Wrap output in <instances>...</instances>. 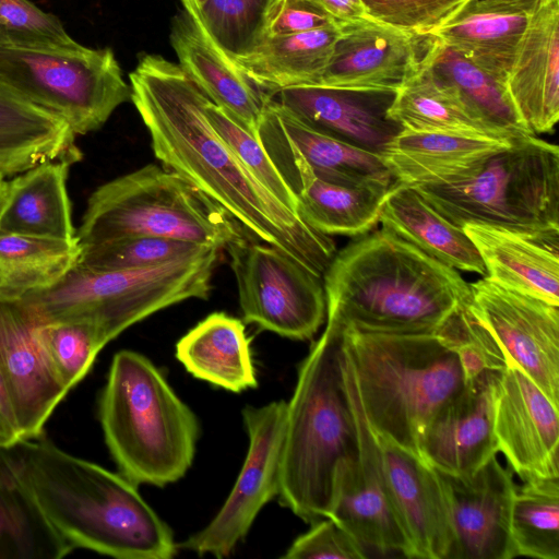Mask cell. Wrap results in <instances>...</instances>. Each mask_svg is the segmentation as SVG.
<instances>
[{"instance_id":"obj_8","label":"cell","mask_w":559,"mask_h":559,"mask_svg":"<svg viewBox=\"0 0 559 559\" xmlns=\"http://www.w3.org/2000/svg\"><path fill=\"white\" fill-rule=\"evenodd\" d=\"M242 234L219 205L173 170L147 164L99 186L88 198L80 245L160 237L219 250Z\"/></svg>"},{"instance_id":"obj_46","label":"cell","mask_w":559,"mask_h":559,"mask_svg":"<svg viewBox=\"0 0 559 559\" xmlns=\"http://www.w3.org/2000/svg\"><path fill=\"white\" fill-rule=\"evenodd\" d=\"M331 24L337 23L306 0H283L266 13L260 39L308 32Z\"/></svg>"},{"instance_id":"obj_32","label":"cell","mask_w":559,"mask_h":559,"mask_svg":"<svg viewBox=\"0 0 559 559\" xmlns=\"http://www.w3.org/2000/svg\"><path fill=\"white\" fill-rule=\"evenodd\" d=\"M176 358L194 378L239 393L258 385L243 322L214 312L176 344Z\"/></svg>"},{"instance_id":"obj_27","label":"cell","mask_w":559,"mask_h":559,"mask_svg":"<svg viewBox=\"0 0 559 559\" xmlns=\"http://www.w3.org/2000/svg\"><path fill=\"white\" fill-rule=\"evenodd\" d=\"M538 0H471L431 35L507 82Z\"/></svg>"},{"instance_id":"obj_37","label":"cell","mask_w":559,"mask_h":559,"mask_svg":"<svg viewBox=\"0 0 559 559\" xmlns=\"http://www.w3.org/2000/svg\"><path fill=\"white\" fill-rule=\"evenodd\" d=\"M72 550L19 484L0 449V559H60Z\"/></svg>"},{"instance_id":"obj_15","label":"cell","mask_w":559,"mask_h":559,"mask_svg":"<svg viewBox=\"0 0 559 559\" xmlns=\"http://www.w3.org/2000/svg\"><path fill=\"white\" fill-rule=\"evenodd\" d=\"M257 138L293 191L305 176L346 183H393L381 155L322 133L267 97Z\"/></svg>"},{"instance_id":"obj_43","label":"cell","mask_w":559,"mask_h":559,"mask_svg":"<svg viewBox=\"0 0 559 559\" xmlns=\"http://www.w3.org/2000/svg\"><path fill=\"white\" fill-rule=\"evenodd\" d=\"M204 114L210 124L242 166L280 202L298 214V202L259 139L241 128L210 99ZM299 215V214H298Z\"/></svg>"},{"instance_id":"obj_33","label":"cell","mask_w":559,"mask_h":559,"mask_svg":"<svg viewBox=\"0 0 559 559\" xmlns=\"http://www.w3.org/2000/svg\"><path fill=\"white\" fill-rule=\"evenodd\" d=\"M388 116L412 131L518 139L484 120L450 84L435 75L427 63L395 92Z\"/></svg>"},{"instance_id":"obj_34","label":"cell","mask_w":559,"mask_h":559,"mask_svg":"<svg viewBox=\"0 0 559 559\" xmlns=\"http://www.w3.org/2000/svg\"><path fill=\"white\" fill-rule=\"evenodd\" d=\"M393 183L346 185L305 176L293 192L299 216L313 229L330 237H355L369 233L379 223Z\"/></svg>"},{"instance_id":"obj_47","label":"cell","mask_w":559,"mask_h":559,"mask_svg":"<svg viewBox=\"0 0 559 559\" xmlns=\"http://www.w3.org/2000/svg\"><path fill=\"white\" fill-rule=\"evenodd\" d=\"M22 438L14 400L8 380L0 368V449L9 448Z\"/></svg>"},{"instance_id":"obj_28","label":"cell","mask_w":559,"mask_h":559,"mask_svg":"<svg viewBox=\"0 0 559 559\" xmlns=\"http://www.w3.org/2000/svg\"><path fill=\"white\" fill-rule=\"evenodd\" d=\"M75 134L58 116L34 105L0 79V174L19 175L46 162H78Z\"/></svg>"},{"instance_id":"obj_26","label":"cell","mask_w":559,"mask_h":559,"mask_svg":"<svg viewBox=\"0 0 559 559\" xmlns=\"http://www.w3.org/2000/svg\"><path fill=\"white\" fill-rule=\"evenodd\" d=\"M514 140L403 129L381 156L397 182L447 186L472 176Z\"/></svg>"},{"instance_id":"obj_40","label":"cell","mask_w":559,"mask_h":559,"mask_svg":"<svg viewBox=\"0 0 559 559\" xmlns=\"http://www.w3.org/2000/svg\"><path fill=\"white\" fill-rule=\"evenodd\" d=\"M80 247L78 264L102 271L150 267L214 248L160 237H126Z\"/></svg>"},{"instance_id":"obj_21","label":"cell","mask_w":559,"mask_h":559,"mask_svg":"<svg viewBox=\"0 0 559 559\" xmlns=\"http://www.w3.org/2000/svg\"><path fill=\"white\" fill-rule=\"evenodd\" d=\"M497 371H486L449 400L431 418L421 440V459L453 476L477 472L498 453L492 430Z\"/></svg>"},{"instance_id":"obj_29","label":"cell","mask_w":559,"mask_h":559,"mask_svg":"<svg viewBox=\"0 0 559 559\" xmlns=\"http://www.w3.org/2000/svg\"><path fill=\"white\" fill-rule=\"evenodd\" d=\"M379 223L443 264L486 276L481 257L464 229L447 219L414 187L394 181Z\"/></svg>"},{"instance_id":"obj_19","label":"cell","mask_w":559,"mask_h":559,"mask_svg":"<svg viewBox=\"0 0 559 559\" xmlns=\"http://www.w3.org/2000/svg\"><path fill=\"white\" fill-rule=\"evenodd\" d=\"M39 326L21 298L0 296V368L12 392L23 439L43 436L46 421L69 392L49 366Z\"/></svg>"},{"instance_id":"obj_44","label":"cell","mask_w":559,"mask_h":559,"mask_svg":"<svg viewBox=\"0 0 559 559\" xmlns=\"http://www.w3.org/2000/svg\"><path fill=\"white\" fill-rule=\"evenodd\" d=\"M368 17L416 34H432L471 0H361Z\"/></svg>"},{"instance_id":"obj_38","label":"cell","mask_w":559,"mask_h":559,"mask_svg":"<svg viewBox=\"0 0 559 559\" xmlns=\"http://www.w3.org/2000/svg\"><path fill=\"white\" fill-rule=\"evenodd\" d=\"M513 556L559 559V477L516 487L510 514Z\"/></svg>"},{"instance_id":"obj_48","label":"cell","mask_w":559,"mask_h":559,"mask_svg":"<svg viewBox=\"0 0 559 559\" xmlns=\"http://www.w3.org/2000/svg\"><path fill=\"white\" fill-rule=\"evenodd\" d=\"M329 15L337 24L368 17L361 0H306Z\"/></svg>"},{"instance_id":"obj_24","label":"cell","mask_w":559,"mask_h":559,"mask_svg":"<svg viewBox=\"0 0 559 559\" xmlns=\"http://www.w3.org/2000/svg\"><path fill=\"white\" fill-rule=\"evenodd\" d=\"M463 229L481 257L486 276L559 307V230L525 233L485 224Z\"/></svg>"},{"instance_id":"obj_17","label":"cell","mask_w":559,"mask_h":559,"mask_svg":"<svg viewBox=\"0 0 559 559\" xmlns=\"http://www.w3.org/2000/svg\"><path fill=\"white\" fill-rule=\"evenodd\" d=\"M437 41L370 17L341 25L331 58L314 85L396 92L427 63Z\"/></svg>"},{"instance_id":"obj_30","label":"cell","mask_w":559,"mask_h":559,"mask_svg":"<svg viewBox=\"0 0 559 559\" xmlns=\"http://www.w3.org/2000/svg\"><path fill=\"white\" fill-rule=\"evenodd\" d=\"M71 164H38L8 180L0 231L75 241L67 177Z\"/></svg>"},{"instance_id":"obj_13","label":"cell","mask_w":559,"mask_h":559,"mask_svg":"<svg viewBox=\"0 0 559 559\" xmlns=\"http://www.w3.org/2000/svg\"><path fill=\"white\" fill-rule=\"evenodd\" d=\"M286 415L285 401L242 409L249 444L238 477L212 521L179 547L200 556L222 558L230 555L246 537L261 509L278 497Z\"/></svg>"},{"instance_id":"obj_11","label":"cell","mask_w":559,"mask_h":559,"mask_svg":"<svg viewBox=\"0 0 559 559\" xmlns=\"http://www.w3.org/2000/svg\"><path fill=\"white\" fill-rule=\"evenodd\" d=\"M469 323L492 370L513 361L558 406L559 307L488 276L469 284Z\"/></svg>"},{"instance_id":"obj_4","label":"cell","mask_w":559,"mask_h":559,"mask_svg":"<svg viewBox=\"0 0 559 559\" xmlns=\"http://www.w3.org/2000/svg\"><path fill=\"white\" fill-rule=\"evenodd\" d=\"M342 349L370 428L421 459V440L431 418L466 385L453 345L438 331L346 328Z\"/></svg>"},{"instance_id":"obj_25","label":"cell","mask_w":559,"mask_h":559,"mask_svg":"<svg viewBox=\"0 0 559 559\" xmlns=\"http://www.w3.org/2000/svg\"><path fill=\"white\" fill-rule=\"evenodd\" d=\"M178 64L197 87L241 128L257 136L267 95L206 36L186 10L170 26Z\"/></svg>"},{"instance_id":"obj_14","label":"cell","mask_w":559,"mask_h":559,"mask_svg":"<svg viewBox=\"0 0 559 559\" xmlns=\"http://www.w3.org/2000/svg\"><path fill=\"white\" fill-rule=\"evenodd\" d=\"M342 370L355 417L358 449L353 457L336 467L326 518L345 528L367 554L371 550L414 558L392 504L377 439L362 413L343 349Z\"/></svg>"},{"instance_id":"obj_45","label":"cell","mask_w":559,"mask_h":559,"mask_svg":"<svg viewBox=\"0 0 559 559\" xmlns=\"http://www.w3.org/2000/svg\"><path fill=\"white\" fill-rule=\"evenodd\" d=\"M365 548L340 524L323 518L298 536L283 555L285 559H366Z\"/></svg>"},{"instance_id":"obj_7","label":"cell","mask_w":559,"mask_h":559,"mask_svg":"<svg viewBox=\"0 0 559 559\" xmlns=\"http://www.w3.org/2000/svg\"><path fill=\"white\" fill-rule=\"evenodd\" d=\"M219 249L133 270H92L75 264L52 286L21 299L40 325L85 321L109 341L148 316L190 298L206 299Z\"/></svg>"},{"instance_id":"obj_23","label":"cell","mask_w":559,"mask_h":559,"mask_svg":"<svg viewBox=\"0 0 559 559\" xmlns=\"http://www.w3.org/2000/svg\"><path fill=\"white\" fill-rule=\"evenodd\" d=\"M512 103L533 133L559 119V0H538L507 78Z\"/></svg>"},{"instance_id":"obj_18","label":"cell","mask_w":559,"mask_h":559,"mask_svg":"<svg viewBox=\"0 0 559 559\" xmlns=\"http://www.w3.org/2000/svg\"><path fill=\"white\" fill-rule=\"evenodd\" d=\"M437 472L451 528L448 559L514 558L510 514L518 486L512 471L496 455L471 475Z\"/></svg>"},{"instance_id":"obj_12","label":"cell","mask_w":559,"mask_h":559,"mask_svg":"<svg viewBox=\"0 0 559 559\" xmlns=\"http://www.w3.org/2000/svg\"><path fill=\"white\" fill-rule=\"evenodd\" d=\"M242 320L292 340H309L326 318L323 278L265 242L243 236L226 248Z\"/></svg>"},{"instance_id":"obj_39","label":"cell","mask_w":559,"mask_h":559,"mask_svg":"<svg viewBox=\"0 0 559 559\" xmlns=\"http://www.w3.org/2000/svg\"><path fill=\"white\" fill-rule=\"evenodd\" d=\"M39 340L52 372L68 391L87 374L110 342L98 325L85 321L43 324Z\"/></svg>"},{"instance_id":"obj_31","label":"cell","mask_w":559,"mask_h":559,"mask_svg":"<svg viewBox=\"0 0 559 559\" xmlns=\"http://www.w3.org/2000/svg\"><path fill=\"white\" fill-rule=\"evenodd\" d=\"M341 25L263 37L233 62L267 96L292 86L314 85L331 58Z\"/></svg>"},{"instance_id":"obj_20","label":"cell","mask_w":559,"mask_h":559,"mask_svg":"<svg viewBox=\"0 0 559 559\" xmlns=\"http://www.w3.org/2000/svg\"><path fill=\"white\" fill-rule=\"evenodd\" d=\"M395 92L319 85L283 88L269 96L309 127L382 155L403 128L388 116Z\"/></svg>"},{"instance_id":"obj_49","label":"cell","mask_w":559,"mask_h":559,"mask_svg":"<svg viewBox=\"0 0 559 559\" xmlns=\"http://www.w3.org/2000/svg\"><path fill=\"white\" fill-rule=\"evenodd\" d=\"M183 10H186L191 16L197 17L207 0H180Z\"/></svg>"},{"instance_id":"obj_51","label":"cell","mask_w":559,"mask_h":559,"mask_svg":"<svg viewBox=\"0 0 559 559\" xmlns=\"http://www.w3.org/2000/svg\"><path fill=\"white\" fill-rule=\"evenodd\" d=\"M281 1L283 0H267V8H266V13L272 10L275 5H277ZM265 13V15H266Z\"/></svg>"},{"instance_id":"obj_1","label":"cell","mask_w":559,"mask_h":559,"mask_svg":"<svg viewBox=\"0 0 559 559\" xmlns=\"http://www.w3.org/2000/svg\"><path fill=\"white\" fill-rule=\"evenodd\" d=\"M131 102L155 157L219 205L254 238L323 276L336 248L271 194L235 157L204 114L209 98L178 63L143 55L129 74Z\"/></svg>"},{"instance_id":"obj_22","label":"cell","mask_w":559,"mask_h":559,"mask_svg":"<svg viewBox=\"0 0 559 559\" xmlns=\"http://www.w3.org/2000/svg\"><path fill=\"white\" fill-rule=\"evenodd\" d=\"M374 436L386 488L414 558L448 559L451 528L438 472L418 456Z\"/></svg>"},{"instance_id":"obj_10","label":"cell","mask_w":559,"mask_h":559,"mask_svg":"<svg viewBox=\"0 0 559 559\" xmlns=\"http://www.w3.org/2000/svg\"><path fill=\"white\" fill-rule=\"evenodd\" d=\"M0 79L66 121L75 135L98 130L131 87L110 48L0 49Z\"/></svg>"},{"instance_id":"obj_3","label":"cell","mask_w":559,"mask_h":559,"mask_svg":"<svg viewBox=\"0 0 559 559\" xmlns=\"http://www.w3.org/2000/svg\"><path fill=\"white\" fill-rule=\"evenodd\" d=\"M322 278L326 322L341 330L436 332L472 300L457 270L384 228L336 252Z\"/></svg>"},{"instance_id":"obj_5","label":"cell","mask_w":559,"mask_h":559,"mask_svg":"<svg viewBox=\"0 0 559 559\" xmlns=\"http://www.w3.org/2000/svg\"><path fill=\"white\" fill-rule=\"evenodd\" d=\"M357 449L342 370V330L326 322L299 366L287 402L281 504L309 524L326 518L336 467Z\"/></svg>"},{"instance_id":"obj_16","label":"cell","mask_w":559,"mask_h":559,"mask_svg":"<svg viewBox=\"0 0 559 559\" xmlns=\"http://www.w3.org/2000/svg\"><path fill=\"white\" fill-rule=\"evenodd\" d=\"M492 430L498 452L523 481L559 477L558 406L513 361L496 373Z\"/></svg>"},{"instance_id":"obj_6","label":"cell","mask_w":559,"mask_h":559,"mask_svg":"<svg viewBox=\"0 0 559 559\" xmlns=\"http://www.w3.org/2000/svg\"><path fill=\"white\" fill-rule=\"evenodd\" d=\"M98 413L112 459L134 484L163 487L191 466L198 419L142 354H115Z\"/></svg>"},{"instance_id":"obj_50","label":"cell","mask_w":559,"mask_h":559,"mask_svg":"<svg viewBox=\"0 0 559 559\" xmlns=\"http://www.w3.org/2000/svg\"><path fill=\"white\" fill-rule=\"evenodd\" d=\"M7 177L0 174V212L3 207L7 198L8 191V180Z\"/></svg>"},{"instance_id":"obj_36","label":"cell","mask_w":559,"mask_h":559,"mask_svg":"<svg viewBox=\"0 0 559 559\" xmlns=\"http://www.w3.org/2000/svg\"><path fill=\"white\" fill-rule=\"evenodd\" d=\"M427 66L491 126L515 138L535 135L522 122L506 81L492 75L438 38Z\"/></svg>"},{"instance_id":"obj_35","label":"cell","mask_w":559,"mask_h":559,"mask_svg":"<svg viewBox=\"0 0 559 559\" xmlns=\"http://www.w3.org/2000/svg\"><path fill=\"white\" fill-rule=\"evenodd\" d=\"M78 240L0 231V296L22 298L61 280L79 260Z\"/></svg>"},{"instance_id":"obj_41","label":"cell","mask_w":559,"mask_h":559,"mask_svg":"<svg viewBox=\"0 0 559 559\" xmlns=\"http://www.w3.org/2000/svg\"><path fill=\"white\" fill-rule=\"evenodd\" d=\"M266 8L267 0H207L194 20L233 61L260 40Z\"/></svg>"},{"instance_id":"obj_42","label":"cell","mask_w":559,"mask_h":559,"mask_svg":"<svg viewBox=\"0 0 559 559\" xmlns=\"http://www.w3.org/2000/svg\"><path fill=\"white\" fill-rule=\"evenodd\" d=\"M80 46L56 15L28 0H0V49L70 50Z\"/></svg>"},{"instance_id":"obj_2","label":"cell","mask_w":559,"mask_h":559,"mask_svg":"<svg viewBox=\"0 0 559 559\" xmlns=\"http://www.w3.org/2000/svg\"><path fill=\"white\" fill-rule=\"evenodd\" d=\"M2 455L38 510L73 549L118 559H169L178 547L169 526L136 484L39 437L20 439Z\"/></svg>"},{"instance_id":"obj_9","label":"cell","mask_w":559,"mask_h":559,"mask_svg":"<svg viewBox=\"0 0 559 559\" xmlns=\"http://www.w3.org/2000/svg\"><path fill=\"white\" fill-rule=\"evenodd\" d=\"M414 188L462 228L559 230V148L536 135L515 139L461 182Z\"/></svg>"}]
</instances>
